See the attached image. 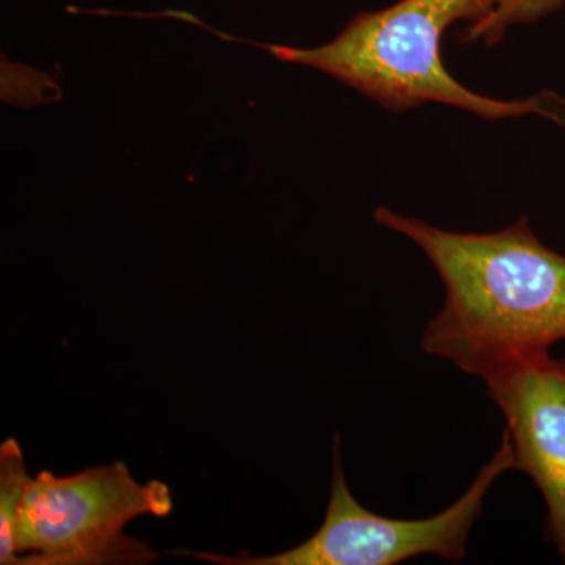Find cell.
<instances>
[{"mask_svg":"<svg viewBox=\"0 0 565 565\" xmlns=\"http://www.w3.org/2000/svg\"><path fill=\"white\" fill-rule=\"evenodd\" d=\"M484 384L508 423L515 470L544 497L545 535L565 563V359L526 356L493 371Z\"/></svg>","mask_w":565,"mask_h":565,"instance_id":"5","label":"cell"},{"mask_svg":"<svg viewBox=\"0 0 565 565\" xmlns=\"http://www.w3.org/2000/svg\"><path fill=\"white\" fill-rule=\"evenodd\" d=\"M492 9L493 0H399L388 9L356 14L337 39L318 47L252 43L221 32L217 36L322 71L390 110L438 103L486 120L541 115L565 126V99L556 93L512 102L489 98L463 87L445 68L440 43L446 29L459 21L476 24Z\"/></svg>","mask_w":565,"mask_h":565,"instance_id":"2","label":"cell"},{"mask_svg":"<svg viewBox=\"0 0 565 565\" xmlns=\"http://www.w3.org/2000/svg\"><path fill=\"white\" fill-rule=\"evenodd\" d=\"M565 0H493L489 17L470 24L465 41H484L489 46L500 43L509 29L542 20L556 13Z\"/></svg>","mask_w":565,"mask_h":565,"instance_id":"7","label":"cell"},{"mask_svg":"<svg viewBox=\"0 0 565 565\" xmlns=\"http://www.w3.org/2000/svg\"><path fill=\"white\" fill-rule=\"evenodd\" d=\"M511 470H515L514 446L505 429L500 448L455 504L429 519H390L371 512L353 497L337 435L326 516L321 527L303 544L270 556H252L247 552L221 556L191 550H177L172 555L221 565H396L424 555L460 563L467 555L468 537L482 514L487 493L501 475Z\"/></svg>","mask_w":565,"mask_h":565,"instance_id":"4","label":"cell"},{"mask_svg":"<svg viewBox=\"0 0 565 565\" xmlns=\"http://www.w3.org/2000/svg\"><path fill=\"white\" fill-rule=\"evenodd\" d=\"M17 438L0 445V564L14 565V525L25 489L31 482Z\"/></svg>","mask_w":565,"mask_h":565,"instance_id":"6","label":"cell"},{"mask_svg":"<svg viewBox=\"0 0 565 565\" xmlns=\"http://www.w3.org/2000/svg\"><path fill=\"white\" fill-rule=\"evenodd\" d=\"M162 481L140 484L125 462L81 473L41 470L31 479L14 525V565H136L159 559L150 545L128 537L140 515L172 514Z\"/></svg>","mask_w":565,"mask_h":565,"instance_id":"3","label":"cell"},{"mask_svg":"<svg viewBox=\"0 0 565 565\" xmlns=\"http://www.w3.org/2000/svg\"><path fill=\"white\" fill-rule=\"evenodd\" d=\"M374 221L422 248L444 282L440 313L419 345L484 379L565 340V256L546 247L527 217L497 233H456L388 207Z\"/></svg>","mask_w":565,"mask_h":565,"instance_id":"1","label":"cell"}]
</instances>
